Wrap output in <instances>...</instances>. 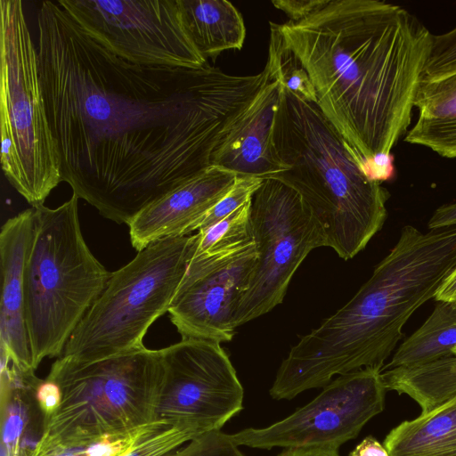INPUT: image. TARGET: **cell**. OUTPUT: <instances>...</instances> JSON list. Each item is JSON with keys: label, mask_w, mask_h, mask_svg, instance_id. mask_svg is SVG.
I'll use <instances>...</instances> for the list:
<instances>
[{"label": "cell", "mask_w": 456, "mask_h": 456, "mask_svg": "<svg viewBox=\"0 0 456 456\" xmlns=\"http://www.w3.org/2000/svg\"><path fill=\"white\" fill-rule=\"evenodd\" d=\"M38 73L61 181L105 218L128 224L211 167L218 143L271 78L208 65L130 61L58 1L37 12Z\"/></svg>", "instance_id": "obj_1"}, {"label": "cell", "mask_w": 456, "mask_h": 456, "mask_svg": "<svg viewBox=\"0 0 456 456\" xmlns=\"http://www.w3.org/2000/svg\"><path fill=\"white\" fill-rule=\"evenodd\" d=\"M306 70L316 104L364 174L404 135L432 34L405 8L378 0H328L277 24Z\"/></svg>", "instance_id": "obj_2"}, {"label": "cell", "mask_w": 456, "mask_h": 456, "mask_svg": "<svg viewBox=\"0 0 456 456\" xmlns=\"http://www.w3.org/2000/svg\"><path fill=\"white\" fill-rule=\"evenodd\" d=\"M455 267L456 225L428 232L403 226L356 294L291 347L270 395L292 399L325 387L335 375L366 367L382 370L402 339L403 326L435 297Z\"/></svg>", "instance_id": "obj_3"}, {"label": "cell", "mask_w": 456, "mask_h": 456, "mask_svg": "<svg viewBox=\"0 0 456 456\" xmlns=\"http://www.w3.org/2000/svg\"><path fill=\"white\" fill-rule=\"evenodd\" d=\"M273 142L286 170L269 178L298 192L324 247L344 260L353 258L382 228L388 191L363 174L316 103L282 86Z\"/></svg>", "instance_id": "obj_4"}, {"label": "cell", "mask_w": 456, "mask_h": 456, "mask_svg": "<svg viewBox=\"0 0 456 456\" xmlns=\"http://www.w3.org/2000/svg\"><path fill=\"white\" fill-rule=\"evenodd\" d=\"M162 376L160 349L144 346L92 362L60 356L46 379L59 387L61 403L43 420L34 450L86 446L156 420Z\"/></svg>", "instance_id": "obj_5"}, {"label": "cell", "mask_w": 456, "mask_h": 456, "mask_svg": "<svg viewBox=\"0 0 456 456\" xmlns=\"http://www.w3.org/2000/svg\"><path fill=\"white\" fill-rule=\"evenodd\" d=\"M78 200L73 194L55 208L32 207L35 226L25 271V315L35 370L45 358L62 354L110 275L84 239Z\"/></svg>", "instance_id": "obj_6"}, {"label": "cell", "mask_w": 456, "mask_h": 456, "mask_svg": "<svg viewBox=\"0 0 456 456\" xmlns=\"http://www.w3.org/2000/svg\"><path fill=\"white\" fill-rule=\"evenodd\" d=\"M198 240L196 233L155 241L110 273L61 356L92 362L144 347V336L168 311Z\"/></svg>", "instance_id": "obj_7"}, {"label": "cell", "mask_w": 456, "mask_h": 456, "mask_svg": "<svg viewBox=\"0 0 456 456\" xmlns=\"http://www.w3.org/2000/svg\"><path fill=\"white\" fill-rule=\"evenodd\" d=\"M0 52L2 168L12 186L36 207L62 181L37 49L20 0H0Z\"/></svg>", "instance_id": "obj_8"}, {"label": "cell", "mask_w": 456, "mask_h": 456, "mask_svg": "<svg viewBox=\"0 0 456 456\" xmlns=\"http://www.w3.org/2000/svg\"><path fill=\"white\" fill-rule=\"evenodd\" d=\"M250 225L257 257L234 316L235 328L281 304L298 266L323 239L300 195L275 178H265L252 197Z\"/></svg>", "instance_id": "obj_9"}, {"label": "cell", "mask_w": 456, "mask_h": 456, "mask_svg": "<svg viewBox=\"0 0 456 456\" xmlns=\"http://www.w3.org/2000/svg\"><path fill=\"white\" fill-rule=\"evenodd\" d=\"M90 35L135 63L206 65L183 22L179 0H61Z\"/></svg>", "instance_id": "obj_10"}, {"label": "cell", "mask_w": 456, "mask_h": 456, "mask_svg": "<svg viewBox=\"0 0 456 456\" xmlns=\"http://www.w3.org/2000/svg\"><path fill=\"white\" fill-rule=\"evenodd\" d=\"M160 352L163 376L156 419L201 436L220 430L241 411L243 388L220 343L182 339Z\"/></svg>", "instance_id": "obj_11"}, {"label": "cell", "mask_w": 456, "mask_h": 456, "mask_svg": "<svg viewBox=\"0 0 456 456\" xmlns=\"http://www.w3.org/2000/svg\"><path fill=\"white\" fill-rule=\"evenodd\" d=\"M381 369L366 367L338 376L313 401L263 428L230 435L238 445L253 448L330 447L356 437L384 409L387 391Z\"/></svg>", "instance_id": "obj_12"}, {"label": "cell", "mask_w": 456, "mask_h": 456, "mask_svg": "<svg viewBox=\"0 0 456 456\" xmlns=\"http://www.w3.org/2000/svg\"><path fill=\"white\" fill-rule=\"evenodd\" d=\"M257 257L253 241L227 256H193L167 313L182 339L229 342Z\"/></svg>", "instance_id": "obj_13"}, {"label": "cell", "mask_w": 456, "mask_h": 456, "mask_svg": "<svg viewBox=\"0 0 456 456\" xmlns=\"http://www.w3.org/2000/svg\"><path fill=\"white\" fill-rule=\"evenodd\" d=\"M237 175L211 166L141 211L127 224L138 251L167 238L198 231L208 212L231 190Z\"/></svg>", "instance_id": "obj_14"}, {"label": "cell", "mask_w": 456, "mask_h": 456, "mask_svg": "<svg viewBox=\"0 0 456 456\" xmlns=\"http://www.w3.org/2000/svg\"><path fill=\"white\" fill-rule=\"evenodd\" d=\"M281 85L270 78L234 121L211 157V166L237 176L272 177L284 170L273 142Z\"/></svg>", "instance_id": "obj_15"}, {"label": "cell", "mask_w": 456, "mask_h": 456, "mask_svg": "<svg viewBox=\"0 0 456 456\" xmlns=\"http://www.w3.org/2000/svg\"><path fill=\"white\" fill-rule=\"evenodd\" d=\"M34 226L35 212L31 207L9 218L0 232V345L6 347L20 365L31 369L34 368L25 315V271Z\"/></svg>", "instance_id": "obj_16"}, {"label": "cell", "mask_w": 456, "mask_h": 456, "mask_svg": "<svg viewBox=\"0 0 456 456\" xmlns=\"http://www.w3.org/2000/svg\"><path fill=\"white\" fill-rule=\"evenodd\" d=\"M1 456H31V406L37 404L36 390L42 379L34 369L21 366L1 347Z\"/></svg>", "instance_id": "obj_17"}, {"label": "cell", "mask_w": 456, "mask_h": 456, "mask_svg": "<svg viewBox=\"0 0 456 456\" xmlns=\"http://www.w3.org/2000/svg\"><path fill=\"white\" fill-rule=\"evenodd\" d=\"M186 30L207 60L224 51L240 49L246 27L240 12L226 0H179Z\"/></svg>", "instance_id": "obj_18"}, {"label": "cell", "mask_w": 456, "mask_h": 456, "mask_svg": "<svg viewBox=\"0 0 456 456\" xmlns=\"http://www.w3.org/2000/svg\"><path fill=\"white\" fill-rule=\"evenodd\" d=\"M384 446L389 456H456V396L396 426Z\"/></svg>", "instance_id": "obj_19"}, {"label": "cell", "mask_w": 456, "mask_h": 456, "mask_svg": "<svg viewBox=\"0 0 456 456\" xmlns=\"http://www.w3.org/2000/svg\"><path fill=\"white\" fill-rule=\"evenodd\" d=\"M456 349V306L437 302L424 323L395 350L385 367L391 369L430 362Z\"/></svg>", "instance_id": "obj_20"}, {"label": "cell", "mask_w": 456, "mask_h": 456, "mask_svg": "<svg viewBox=\"0 0 456 456\" xmlns=\"http://www.w3.org/2000/svg\"><path fill=\"white\" fill-rule=\"evenodd\" d=\"M251 201L208 229L198 232L199 240L193 256H227L251 244Z\"/></svg>", "instance_id": "obj_21"}, {"label": "cell", "mask_w": 456, "mask_h": 456, "mask_svg": "<svg viewBox=\"0 0 456 456\" xmlns=\"http://www.w3.org/2000/svg\"><path fill=\"white\" fill-rule=\"evenodd\" d=\"M271 77L299 97L316 103L314 85L295 53L287 45L277 23L270 21V44L266 62Z\"/></svg>", "instance_id": "obj_22"}, {"label": "cell", "mask_w": 456, "mask_h": 456, "mask_svg": "<svg viewBox=\"0 0 456 456\" xmlns=\"http://www.w3.org/2000/svg\"><path fill=\"white\" fill-rule=\"evenodd\" d=\"M198 436L191 430L156 419L142 428L123 456H167Z\"/></svg>", "instance_id": "obj_23"}, {"label": "cell", "mask_w": 456, "mask_h": 456, "mask_svg": "<svg viewBox=\"0 0 456 456\" xmlns=\"http://www.w3.org/2000/svg\"><path fill=\"white\" fill-rule=\"evenodd\" d=\"M418 118H456V71L431 80H422L415 98Z\"/></svg>", "instance_id": "obj_24"}, {"label": "cell", "mask_w": 456, "mask_h": 456, "mask_svg": "<svg viewBox=\"0 0 456 456\" xmlns=\"http://www.w3.org/2000/svg\"><path fill=\"white\" fill-rule=\"evenodd\" d=\"M404 141L428 148L438 155L456 158V118L428 119L418 118L412 128L405 134Z\"/></svg>", "instance_id": "obj_25"}, {"label": "cell", "mask_w": 456, "mask_h": 456, "mask_svg": "<svg viewBox=\"0 0 456 456\" xmlns=\"http://www.w3.org/2000/svg\"><path fill=\"white\" fill-rule=\"evenodd\" d=\"M262 181L259 177L237 176L231 190L205 216L197 232L208 229L250 201Z\"/></svg>", "instance_id": "obj_26"}, {"label": "cell", "mask_w": 456, "mask_h": 456, "mask_svg": "<svg viewBox=\"0 0 456 456\" xmlns=\"http://www.w3.org/2000/svg\"><path fill=\"white\" fill-rule=\"evenodd\" d=\"M456 71V27L431 36L422 80H431Z\"/></svg>", "instance_id": "obj_27"}, {"label": "cell", "mask_w": 456, "mask_h": 456, "mask_svg": "<svg viewBox=\"0 0 456 456\" xmlns=\"http://www.w3.org/2000/svg\"><path fill=\"white\" fill-rule=\"evenodd\" d=\"M167 456H245L230 435L215 430L205 433Z\"/></svg>", "instance_id": "obj_28"}, {"label": "cell", "mask_w": 456, "mask_h": 456, "mask_svg": "<svg viewBox=\"0 0 456 456\" xmlns=\"http://www.w3.org/2000/svg\"><path fill=\"white\" fill-rule=\"evenodd\" d=\"M36 400L43 420L52 416L61 403V391L53 381L42 380L36 390Z\"/></svg>", "instance_id": "obj_29"}, {"label": "cell", "mask_w": 456, "mask_h": 456, "mask_svg": "<svg viewBox=\"0 0 456 456\" xmlns=\"http://www.w3.org/2000/svg\"><path fill=\"white\" fill-rule=\"evenodd\" d=\"M328 0H278L272 4L289 16L290 21H298L324 5Z\"/></svg>", "instance_id": "obj_30"}, {"label": "cell", "mask_w": 456, "mask_h": 456, "mask_svg": "<svg viewBox=\"0 0 456 456\" xmlns=\"http://www.w3.org/2000/svg\"><path fill=\"white\" fill-rule=\"evenodd\" d=\"M456 225V202L442 205L431 216L428 227L429 230L442 229Z\"/></svg>", "instance_id": "obj_31"}, {"label": "cell", "mask_w": 456, "mask_h": 456, "mask_svg": "<svg viewBox=\"0 0 456 456\" xmlns=\"http://www.w3.org/2000/svg\"><path fill=\"white\" fill-rule=\"evenodd\" d=\"M31 456H99L96 446L91 444L79 447H53L42 451H33Z\"/></svg>", "instance_id": "obj_32"}, {"label": "cell", "mask_w": 456, "mask_h": 456, "mask_svg": "<svg viewBox=\"0 0 456 456\" xmlns=\"http://www.w3.org/2000/svg\"><path fill=\"white\" fill-rule=\"evenodd\" d=\"M349 456H389L384 444L372 436L364 438Z\"/></svg>", "instance_id": "obj_33"}, {"label": "cell", "mask_w": 456, "mask_h": 456, "mask_svg": "<svg viewBox=\"0 0 456 456\" xmlns=\"http://www.w3.org/2000/svg\"><path fill=\"white\" fill-rule=\"evenodd\" d=\"M434 298L456 306V267L444 280Z\"/></svg>", "instance_id": "obj_34"}, {"label": "cell", "mask_w": 456, "mask_h": 456, "mask_svg": "<svg viewBox=\"0 0 456 456\" xmlns=\"http://www.w3.org/2000/svg\"><path fill=\"white\" fill-rule=\"evenodd\" d=\"M278 456H339V454L336 448L299 447L285 449Z\"/></svg>", "instance_id": "obj_35"}, {"label": "cell", "mask_w": 456, "mask_h": 456, "mask_svg": "<svg viewBox=\"0 0 456 456\" xmlns=\"http://www.w3.org/2000/svg\"><path fill=\"white\" fill-rule=\"evenodd\" d=\"M452 354H456V349H455V350H453Z\"/></svg>", "instance_id": "obj_36"}]
</instances>
